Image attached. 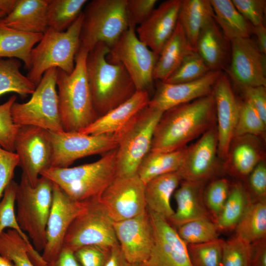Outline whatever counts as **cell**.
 <instances>
[{
    "mask_svg": "<svg viewBox=\"0 0 266 266\" xmlns=\"http://www.w3.org/2000/svg\"><path fill=\"white\" fill-rule=\"evenodd\" d=\"M216 125L212 92L164 112L154 131L150 151L171 152L183 148Z\"/></svg>",
    "mask_w": 266,
    "mask_h": 266,
    "instance_id": "obj_1",
    "label": "cell"
},
{
    "mask_svg": "<svg viewBox=\"0 0 266 266\" xmlns=\"http://www.w3.org/2000/svg\"><path fill=\"white\" fill-rule=\"evenodd\" d=\"M109 51L108 45L100 42L88 52L86 59L87 77L98 118L127 101L136 91L124 66L107 58Z\"/></svg>",
    "mask_w": 266,
    "mask_h": 266,
    "instance_id": "obj_2",
    "label": "cell"
},
{
    "mask_svg": "<svg viewBox=\"0 0 266 266\" xmlns=\"http://www.w3.org/2000/svg\"><path fill=\"white\" fill-rule=\"evenodd\" d=\"M87 54L80 46L75 56L74 69L70 74L57 68L56 87L65 132H79L98 118L86 75Z\"/></svg>",
    "mask_w": 266,
    "mask_h": 266,
    "instance_id": "obj_3",
    "label": "cell"
},
{
    "mask_svg": "<svg viewBox=\"0 0 266 266\" xmlns=\"http://www.w3.org/2000/svg\"><path fill=\"white\" fill-rule=\"evenodd\" d=\"M116 149L93 163L72 167H50L40 176L50 179L74 200H99L116 177Z\"/></svg>",
    "mask_w": 266,
    "mask_h": 266,
    "instance_id": "obj_4",
    "label": "cell"
},
{
    "mask_svg": "<svg viewBox=\"0 0 266 266\" xmlns=\"http://www.w3.org/2000/svg\"><path fill=\"white\" fill-rule=\"evenodd\" d=\"M82 12L66 31L48 28L41 40L33 48L30 67L27 76L36 86L44 73L57 68L70 74L75 67V56L79 49Z\"/></svg>",
    "mask_w": 266,
    "mask_h": 266,
    "instance_id": "obj_5",
    "label": "cell"
},
{
    "mask_svg": "<svg viewBox=\"0 0 266 266\" xmlns=\"http://www.w3.org/2000/svg\"><path fill=\"white\" fill-rule=\"evenodd\" d=\"M53 185L50 179L40 176L36 185L33 186L23 174L18 184L16 195L17 221L38 252L43 251L46 244V226L52 201Z\"/></svg>",
    "mask_w": 266,
    "mask_h": 266,
    "instance_id": "obj_6",
    "label": "cell"
},
{
    "mask_svg": "<svg viewBox=\"0 0 266 266\" xmlns=\"http://www.w3.org/2000/svg\"><path fill=\"white\" fill-rule=\"evenodd\" d=\"M163 113L148 105L114 133L118 140L116 176L136 175L139 164L151 150L154 131Z\"/></svg>",
    "mask_w": 266,
    "mask_h": 266,
    "instance_id": "obj_7",
    "label": "cell"
},
{
    "mask_svg": "<svg viewBox=\"0 0 266 266\" xmlns=\"http://www.w3.org/2000/svg\"><path fill=\"white\" fill-rule=\"evenodd\" d=\"M82 13L80 46L87 52L100 42L110 47L129 29L126 0H93Z\"/></svg>",
    "mask_w": 266,
    "mask_h": 266,
    "instance_id": "obj_8",
    "label": "cell"
},
{
    "mask_svg": "<svg viewBox=\"0 0 266 266\" xmlns=\"http://www.w3.org/2000/svg\"><path fill=\"white\" fill-rule=\"evenodd\" d=\"M57 68L47 70L26 102L15 101L11 107L14 123L38 127L50 132H64L56 89Z\"/></svg>",
    "mask_w": 266,
    "mask_h": 266,
    "instance_id": "obj_9",
    "label": "cell"
},
{
    "mask_svg": "<svg viewBox=\"0 0 266 266\" xmlns=\"http://www.w3.org/2000/svg\"><path fill=\"white\" fill-rule=\"evenodd\" d=\"M159 55L138 38L135 30L129 28L109 47L107 58L121 63L131 76L136 91L147 92L155 88L153 73Z\"/></svg>",
    "mask_w": 266,
    "mask_h": 266,
    "instance_id": "obj_10",
    "label": "cell"
},
{
    "mask_svg": "<svg viewBox=\"0 0 266 266\" xmlns=\"http://www.w3.org/2000/svg\"><path fill=\"white\" fill-rule=\"evenodd\" d=\"M119 244L114 221L99 200L88 202L85 210L70 225L63 247L75 252L85 246L97 245L111 248Z\"/></svg>",
    "mask_w": 266,
    "mask_h": 266,
    "instance_id": "obj_11",
    "label": "cell"
},
{
    "mask_svg": "<svg viewBox=\"0 0 266 266\" xmlns=\"http://www.w3.org/2000/svg\"><path fill=\"white\" fill-rule=\"evenodd\" d=\"M50 133L53 147L51 168L68 167L79 159L104 154L118 146L114 134L90 135L80 132L65 131Z\"/></svg>",
    "mask_w": 266,
    "mask_h": 266,
    "instance_id": "obj_12",
    "label": "cell"
},
{
    "mask_svg": "<svg viewBox=\"0 0 266 266\" xmlns=\"http://www.w3.org/2000/svg\"><path fill=\"white\" fill-rule=\"evenodd\" d=\"M14 149L22 174L35 186L41 173L51 167L53 147L50 132L34 126H20Z\"/></svg>",
    "mask_w": 266,
    "mask_h": 266,
    "instance_id": "obj_13",
    "label": "cell"
},
{
    "mask_svg": "<svg viewBox=\"0 0 266 266\" xmlns=\"http://www.w3.org/2000/svg\"><path fill=\"white\" fill-rule=\"evenodd\" d=\"M230 42L231 59L225 71L231 82L240 90L266 87V54L260 50L255 39L240 38Z\"/></svg>",
    "mask_w": 266,
    "mask_h": 266,
    "instance_id": "obj_14",
    "label": "cell"
},
{
    "mask_svg": "<svg viewBox=\"0 0 266 266\" xmlns=\"http://www.w3.org/2000/svg\"><path fill=\"white\" fill-rule=\"evenodd\" d=\"M99 201L115 222L136 217L147 209L145 183L137 174L116 176Z\"/></svg>",
    "mask_w": 266,
    "mask_h": 266,
    "instance_id": "obj_15",
    "label": "cell"
},
{
    "mask_svg": "<svg viewBox=\"0 0 266 266\" xmlns=\"http://www.w3.org/2000/svg\"><path fill=\"white\" fill-rule=\"evenodd\" d=\"M53 183L52 201L46 226V244L41 255L47 263L54 260L60 253L70 225L85 210L88 202L73 200L58 185Z\"/></svg>",
    "mask_w": 266,
    "mask_h": 266,
    "instance_id": "obj_16",
    "label": "cell"
},
{
    "mask_svg": "<svg viewBox=\"0 0 266 266\" xmlns=\"http://www.w3.org/2000/svg\"><path fill=\"white\" fill-rule=\"evenodd\" d=\"M153 231V246L142 266H193L187 244L166 219L147 208Z\"/></svg>",
    "mask_w": 266,
    "mask_h": 266,
    "instance_id": "obj_17",
    "label": "cell"
},
{
    "mask_svg": "<svg viewBox=\"0 0 266 266\" xmlns=\"http://www.w3.org/2000/svg\"><path fill=\"white\" fill-rule=\"evenodd\" d=\"M218 157L216 125L192 145L186 146L182 164L177 172L182 180L208 182L220 169Z\"/></svg>",
    "mask_w": 266,
    "mask_h": 266,
    "instance_id": "obj_18",
    "label": "cell"
},
{
    "mask_svg": "<svg viewBox=\"0 0 266 266\" xmlns=\"http://www.w3.org/2000/svg\"><path fill=\"white\" fill-rule=\"evenodd\" d=\"M216 105L218 155L225 161L233 137L240 109L238 100L228 75L222 72L213 89Z\"/></svg>",
    "mask_w": 266,
    "mask_h": 266,
    "instance_id": "obj_19",
    "label": "cell"
},
{
    "mask_svg": "<svg viewBox=\"0 0 266 266\" xmlns=\"http://www.w3.org/2000/svg\"><path fill=\"white\" fill-rule=\"evenodd\" d=\"M222 71L211 70L197 80L179 83L156 81L148 106L164 112L172 107L207 96Z\"/></svg>",
    "mask_w": 266,
    "mask_h": 266,
    "instance_id": "obj_20",
    "label": "cell"
},
{
    "mask_svg": "<svg viewBox=\"0 0 266 266\" xmlns=\"http://www.w3.org/2000/svg\"><path fill=\"white\" fill-rule=\"evenodd\" d=\"M115 233L120 248L127 260L135 265L145 262L154 240L148 210L131 219L114 222Z\"/></svg>",
    "mask_w": 266,
    "mask_h": 266,
    "instance_id": "obj_21",
    "label": "cell"
},
{
    "mask_svg": "<svg viewBox=\"0 0 266 266\" xmlns=\"http://www.w3.org/2000/svg\"><path fill=\"white\" fill-rule=\"evenodd\" d=\"M181 1L163 2L136 29L139 39L158 55L176 26Z\"/></svg>",
    "mask_w": 266,
    "mask_h": 266,
    "instance_id": "obj_22",
    "label": "cell"
},
{
    "mask_svg": "<svg viewBox=\"0 0 266 266\" xmlns=\"http://www.w3.org/2000/svg\"><path fill=\"white\" fill-rule=\"evenodd\" d=\"M207 182L181 180L179 187L173 194L176 209L167 220L175 229L195 220H212L203 200V191Z\"/></svg>",
    "mask_w": 266,
    "mask_h": 266,
    "instance_id": "obj_23",
    "label": "cell"
},
{
    "mask_svg": "<svg viewBox=\"0 0 266 266\" xmlns=\"http://www.w3.org/2000/svg\"><path fill=\"white\" fill-rule=\"evenodd\" d=\"M151 97L146 91H136L129 100L98 118L79 132L90 135L114 134L125 127L143 108Z\"/></svg>",
    "mask_w": 266,
    "mask_h": 266,
    "instance_id": "obj_24",
    "label": "cell"
},
{
    "mask_svg": "<svg viewBox=\"0 0 266 266\" xmlns=\"http://www.w3.org/2000/svg\"><path fill=\"white\" fill-rule=\"evenodd\" d=\"M195 51L211 70L224 72L231 59V42L225 37L214 18L201 30Z\"/></svg>",
    "mask_w": 266,
    "mask_h": 266,
    "instance_id": "obj_25",
    "label": "cell"
},
{
    "mask_svg": "<svg viewBox=\"0 0 266 266\" xmlns=\"http://www.w3.org/2000/svg\"><path fill=\"white\" fill-rule=\"evenodd\" d=\"M264 158V149L259 137L250 135L234 137L225 161L224 168L235 177L247 178Z\"/></svg>",
    "mask_w": 266,
    "mask_h": 266,
    "instance_id": "obj_26",
    "label": "cell"
},
{
    "mask_svg": "<svg viewBox=\"0 0 266 266\" xmlns=\"http://www.w3.org/2000/svg\"><path fill=\"white\" fill-rule=\"evenodd\" d=\"M49 0H18L14 10L0 19V23L17 31L43 33L49 28L47 7Z\"/></svg>",
    "mask_w": 266,
    "mask_h": 266,
    "instance_id": "obj_27",
    "label": "cell"
},
{
    "mask_svg": "<svg viewBox=\"0 0 266 266\" xmlns=\"http://www.w3.org/2000/svg\"><path fill=\"white\" fill-rule=\"evenodd\" d=\"M194 50L181 26L177 22L174 32L159 55L153 73L154 80L165 81L184 58Z\"/></svg>",
    "mask_w": 266,
    "mask_h": 266,
    "instance_id": "obj_28",
    "label": "cell"
},
{
    "mask_svg": "<svg viewBox=\"0 0 266 266\" xmlns=\"http://www.w3.org/2000/svg\"><path fill=\"white\" fill-rule=\"evenodd\" d=\"M182 179L173 172L155 177L145 184L147 208L167 220L174 213L170 200Z\"/></svg>",
    "mask_w": 266,
    "mask_h": 266,
    "instance_id": "obj_29",
    "label": "cell"
},
{
    "mask_svg": "<svg viewBox=\"0 0 266 266\" xmlns=\"http://www.w3.org/2000/svg\"><path fill=\"white\" fill-rule=\"evenodd\" d=\"M213 18L210 0H181L178 22L194 50L201 30Z\"/></svg>",
    "mask_w": 266,
    "mask_h": 266,
    "instance_id": "obj_30",
    "label": "cell"
},
{
    "mask_svg": "<svg viewBox=\"0 0 266 266\" xmlns=\"http://www.w3.org/2000/svg\"><path fill=\"white\" fill-rule=\"evenodd\" d=\"M214 19L230 41L251 37L253 27L238 11L232 0H210Z\"/></svg>",
    "mask_w": 266,
    "mask_h": 266,
    "instance_id": "obj_31",
    "label": "cell"
},
{
    "mask_svg": "<svg viewBox=\"0 0 266 266\" xmlns=\"http://www.w3.org/2000/svg\"><path fill=\"white\" fill-rule=\"evenodd\" d=\"M42 33H25L13 29L0 23V58H15L30 67L33 48L41 40Z\"/></svg>",
    "mask_w": 266,
    "mask_h": 266,
    "instance_id": "obj_32",
    "label": "cell"
},
{
    "mask_svg": "<svg viewBox=\"0 0 266 266\" xmlns=\"http://www.w3.org/2000/svg\"><path fill=\"white\" fill-rule=\"evenodd\" d=\"M186 148L171 152L150 151L139 164L137 175L146 184L159 176L177 171L182 164Z\"/></svg>",
    "mask_w": 266,
    "mask_h": 266,
    "instance_id": "obj_33",
    "label": "cell"
},
{
    "mask_svg": "<svg viewBox=\"0 0 266 266\" xmlns=\"http://www.w3.org/2000/svg\"><path fill=\"white\" fill-rule=\"evenodd\" d=\"M252 201L246 187L241 182L231 185L228 198L215 222L219 231L234 230Z\"/></svg>",
    "mask_w": 266,
    "mask_h": 266,
    "instance_id": "obj_34",
    "label": "cell"
},
{
    "mask_svg": "<svg viewBox=\"0 0 266 266\" xmlns=\"http://www.w3.org/2000/svg\"><path fill=\"white\" fill-rule=\"evenodd\" d=\"M234 230L235 236L249 244L266 238V202L252 201Z\"/></svg>",
    "mask_w": 266,
    "mask_h": 266,
    "instance_id": "obj_35",
    "label": "cell"
},
{
    "mask_svg": "<svg viewBox=\"0 0 266 266\" xmlns=\"http://www.w3.org/2000/svg\"><path fill=\"white\" fill-rule=\"evenodd\" d=\"M21 65L15 58H0V96L13 92L25 98L33 93L36 86L21 73Z\"/></svg>",
    "mask_w": 266,
    "mask_h": 266,
    "instance_id": "obj_36",
    "label": "cell"
},
{
    "mask_svg": "<svg viewBox=\"0 0 266 266\" xmlns=\"http://www.w3.org/2000/svg\"><path fill=\"white\" fill-rule=\"evenodd\" d=\"M87 0H49L46 16L48 27L59 32L67 30L82 13Z\"/></svg>",
    "mask_w": 266,
    "mask_h": 266,
    "instance_id": "obj_37",
    "label": "cell"
},
{
    "mask_svg": "<svg viewBox=\"0 0 266 266\" xmlns=\"http://www.w3.org/2000/svg\"><path fill=\"white\" fill-rule=\"evenodd\" d=\"M33 247L14 230L8 229L0 234V255L15 266H34L28 254V249Z\"/></svg>",
    "mask_w": 266,
    "mask_h": 266,
    "instance_id": "obj_38",
    "label": "cell"
},
{
    "mask_svg": "<svg viewBox=\"0 0 266 266\" xmlns=\"http://www.w3.org/2000/svg\"><path fill=\"white\" fill-rule=\"evenodd\" d=\"M180 237L188 245L207 242L218 238L219 230L210 219L195 220L176 229Z\"/></svg>",
    "mask_w": 266,
    "mask_h": 266,
    "instance_id": "obj_39",
    "label": "cell"
},
{
    "mask_svg": "<svg viewBox=\"0 0 266 266\" xmlns=\"http://www.w3.org/2000/svg\"><path fill=\"white\" fill-rule=\"evenodd\" d=\"M210 71L202 58L194 50L184 58L175 70L163 82L172 84L190 82L200 78Z\"/></svg>",
    "mask_w": 266,
    "mask_h": 266,
    "instance_id": "obj_40",
    "label": "cell"
},
{
    "mask_svg": "<svg viewBox=\"0 0 266 266\" xmlns=\"http://www.w3.org/2000/svg\"><path fill=\"white\" fill-rule=\"evenodd\" d=\"M18 186L12 180L5 189L1 200H0V234L6 228L17 232L29 245H33L29 237L20 228L15 212V203Z\"/></svg>",
    "mask_w": 266,
    "mask_h": 266,
    "instance_id": "obj_41",
    "label": "cell"
},
{
    "mask_svg": "<svg viewBox=\"0 0 266 266\" xmlns=\"http://www.w3.org/2000/svg\"><path fill=\"white\" fill-rule=\"evenodd\" d=\"M266 129V123L262 120L250 102L245 99L241 100L233 137L246 135L260 137L264 135Z\"/></svg>",
    "mask_w": 266,
    "mask_h": 266,
    "instance_id": "obj_42",
    "label": "cell"
},
{
    "mask_svg": "<svg viewBox=\"0 0 266 266\" xmlns=\"http://www.w3.org/2000/svg\"><path fill=\"white\" fill-rule=\"evenodd\" d=\"M217 239L211 241L187 245L193 266H221L222 242Z\"/></svg>",
    "mask_w": 266,
    "mask_h": 266,
    "instance_id": "obj_43",
    "label": "cell"
},
{
    "mask_svg": "<svg viewBox=\"0 0 266 266\" xmlns=\"http://www.w3.org/2000/svg\"><path fill=\"white\" fill-rule=\"evenodd\" d=\"M231 185L225 178L212 180L203 191L204 202L212 220L215 222L228 198Z\"/></svg>",
    "mask_w": 266,
    "mask_h": 266,
    "instance_id": "obj_44",
    "label": "cell"
},
{
    "mask_svg": "<svg viewBox=\"0 0 266 266\" xmlns=\"http://www.w3.org/2000/svg\"><path fill=\"white\" fill-rule=\"evenodd\" d=\"M251 245L234 236L223 241L221 266H250Z\"/></svg>",
    "mask_w": 266,
    "mask_h": 266,
    "instance_id": "obj_45",
    "label": "cell"
},
{
    "mask_svg": "<svg viewBox=\"0 0 266 266\" xmlns=\"http://www.w3.org/2000/svg\"><path fill=\"white\" fill-rule=\"evenodd\" d=\"M16 100V96H12L0 105V145L5 150L14 152L15 140L20 127L14 123L11 116V107Z\"/></svg>",
    "mask_w": 266,
    "mask_h": 266,
    "instance_id": "obj_46",
    "label": "cell"
},
{
    "mask_svg": "<svg viewBox=\"0 0 266 266\" xmlns=\"http://www.w3.org/2000/svg\"><path fill=\"white\" fill-rule=\"evenodd\" d=\"M241 15L253 27L265 24L266 0H232Z\"/></svg>",
    "mask_w": 266,
    "mask_h": 266,
    "instance_id": "obj_47",
    "label": "cell"
},
{
    "mask_svg": "<svg viewBox=\"0 0 266 266\" xmlns=\"http://www.w3.org/2000/svg\"><path fill=\"white\" fill-rule=\"evenodd\" d=\"M158 0H126V11L129 28L136 29L151 15Z\"/></svg>",
    "mask_w": 266,
    "mask_h": 266,
    "instance_id": "obj_48",
    "label": "cell"
},
{
    "mask_svg": "<svg viewBox=\"0 0 266 266\" xmlns=\"http://www.w3.org/2000/svg\"><path fill=\"white\" fill-rule=\"evenodd\" d=\"M250 197L254 201L266 202V164L265 160L260 162L247 177Z\"/></svg>",
    "mask_w": 266,
    "mask_h": 266,
    "instance_id": "obj_49",
    "label": "cell"
},
{
    "mask_svg": "<svg viewBox=\"0 0 266 266\" xmlns=\"http://www.w3.org/2000/svg\"><path fill=\"white\" fill-rule=\"evenodd\" d=\"M111 248L88 245L78 249L74 254L81 266H104Z\"/></svg>",
    "mask_w": 266,
    "mask_h": 266,
    "instance_id": "obj_50",
    "label": "cell"
},
{
    "mask_svg": "<svg viewBox=\"0 0 266 266\" xmlns=\"http://www.w3.org/2000/svg\"><path fill=\"white\" fill-rule=\"evenodd\" d=\"M19 160L15 152H10L0 147V200L4 191L13 180L15 168Z\"/></svg>",
    "mask_w": 266,
    "mask_h": 266,
    "instance_id": "obj_51",
    "label": "cell"
},
{
    "mask_svg": "<svg viewBox=\"0 0 266 266\" xmlns=\"http://www.w3.org/2000/svg\"><path fill=\"white\" fill-rule=\"evenodd\" d=\"M244 99L248 100L266 123V87H249L241 90Z\"/></svg>",
    "mask_w": 266,
    "mask_h": 266,
    "instance_id": "obj_52",
    "label": "cell"
},
{
    "mask_svg": "<svg viewBox=\"0 0 266 266\" xmlns=\"http://www.w3.org/2000/svg\"><path fill=\"white\" fill-rule=\"evenodd\" d=\"M250 266H266V238L251 244Z\"/></svg>",
    "mask_w": 266,
    "mask_h": 266,
    "instance_id": "obj_53",
    "label": "cell"
},
{
    "mask_svg": "<svg viewBox=\"0 0 266 266\" xmlns=\"http://www.w3.org/2000/svg\"><path fill=\"white\" fill-rule=\"evenodd\" d=\"M46 266H81L75 257L74 252L63 247L53 261L47 263Z\"/></svg>",
    "mask_w": 266,
    "mask_h": 266,
    "instance_id": "obj_54",
    "label": "cell"
},
{
    "mask_svg": "<svg viewBox=\"0 0 266 266\" xmlns=\"http://www.w3.org/2000/svg\"><path fill=\"white\" fill-rule=\"evenodd\" d=\"M130 263L122 252L119 244L112 246L104 266H136Z\"/></svg>",
    "mask_w": 266,
    "mask_h": 266,
    "instance_id": "obj_55",
    "label": "cell"
},
{
    "mask_svg": "<svg viewBox=\"0 0 266 266\" xmlns=\"http://www.w3.org/2000/svg\"><path fill=\"white\" fill-rule=\"evenodd\" d=\"M253 34L256 35L255 40L262 52L266 54V28L265 25L253 27Z\"/></svg>",
    "mask_w": 266,
    "mask_h": 266,
    "instance_id": "obj_56",
    "label": "cell"
},
{
    "mask_svg": "<svg viewBox=\"0 0 266 266\" xmlns=\"http://www.w3.org/2000/svg\"><path fill=\"white\" fill-rule=\"evenodd\" d=\"M18 0H0V10L5 16L10 14L15 9Z\"/></svg>",
    "mask_w": 266,
    "mask_h": 266,
    "instance_id": "obj_57",
    "label": "cell"
},
{
    "mask_svg": "<svg viewBox=\"0 0 266 266\" xmlns=\"http://www.w3.org/2000/svg\"><path fill=\"white\" fill-rule=\"evenodd\" d=\"M0 266H15L14 264L7 258L0 255Z\"/></svg>",
    "mask_w": 266,
    "mask_h": 266,
    "instance_id": "obj_58",
    "label": "cell"
},
{
    "mask_svg": "<svg viewBox=\"0 0 266 266\" xmlns=\"http://www.w3.org/2000/svg\"><path fill=\"white\" fill-rule=\"evenodd\" d=\"M4 16H5V14L0 10V19L4 17Z\"/></svg>",
    "mask_w": 266,
    "mask_h": 266,
    "instance_id": "obj_59",
    "label": "cell"
},
{
    "mask_svg": "<svg viewBox=\"0 0 266 266\" xmlns=\"http://www.w3.org/2000/svg\"><path fill=\"white\" fill-rule=\"evenodd\" d=\"M136 266H142V265L141 264H138V265H137Z\"/></svg>",
    "mask_w": 266,
    "mask_h": 266,
    "instance_id": "obj_60",
    "label": "cell"
}]
</instances>
